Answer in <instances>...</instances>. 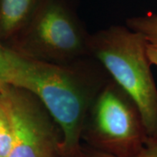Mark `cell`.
Masks as SVG:
<instances>
[{"label":"cell","instance_id":"6da1fadb","mask_svg":"<svg viewBox=\"0 0 157 157\" xmlns=\"http://www.w3.org/2000/svg\"><path fill=\"white\" fill-rule=\"evenodd\" d=\"M6 47L7 83L33 94L62 134V157H83L81 135L92 103L110 78L94 57L68 64L30 59Z\"/></svg>","mask_w":157,"mask_h":157},{"label":"cell","instance_id":"3957f363","mask_svg":"<svg viewBox=\"0 0 157 157\" xmlns=\"http://www.w3.org/2000/svg\"><path fill=\"white\" fill-rule=\"evenodd\" d=\"M74 0H46L30 22L5 45L21 56L68 64L91 56V33L78 17Z\"/></svg>","mask_w":157,"mask_h":157},{"label":"cell","instance_id":"8fae6325","mask_svg":"<svg viewBox=\"0 0 157 157\" xmlns=\"http://www.w3.org/2000/svg\"><path fill=\"white\" fill-rule=\"evenodd\" d=\"M83 157H117L95 150L88 146H83Z\"/></svg>","mask_w":157,"mask_h":157},{"label":"cell","instance_id":"277c9868","mask_svg":"<svg viewBox=\"0 0 157 157\" xmlns=\"http://www.w3.org/2000/svg\"><path fill=\"white\" fill-rule=\"evenodd\" d=\"M147 138L139 109L110 78L87 112L81 140L86 146L114 156L136 157Z\"/></svg>","mask_w":157,"mask_h":157},{"label":"cell","instance_id":"ba28073f","mask_svg":"<svg viewBox=\"0 0 157 157\" xmlns=\"http://www.w3.org/2000/svg\"><path fill=\"white\" fill-rule=\"evenodd\" d=\"M13 143V127L9 111L0 95V157H7Z\"/></svg>","mask_w":157,"mask_h":157},{"label":"cell","instance_id":"9c48e42d","mask_svg":"<svg viewBox=\"0 0 157 157\" xmlns=\"http://www.w3.org/2000/svg\"><path fill=\"white\" fill-rule=\"evenodd\" d=\"M9 85L7 83V59L6 47L0 39V93Z\"/></svg>","mask_w":157,"mask_h":157},{"label":"cell","instance_id":"52a82bcc","mask_svg":"<svg viewBox=\"0 0 157 157\" xmlns=\"http://www.w3.org/2000/svg\"><path fill=\"white\" fill-rule=\"evenodd\" d=\"M126 25L142 36L151 65L157 67V13L148 12L127 19Z\"/></svg>","mask_w":157,"mask_h":157},{"label":"cell","instance_id":"30bf717a","mask_svg":"<svg viewBox=\"0 0 157 157\" xmlns=\"http://www.w3.org/2000/svg\"><path fill=\"white\" fill-rule=\"evenodd\" d=\"M136 157H157V135L147 138L144 147Z\"/></svg>","mask_w":157,"mask_h":157},{"label":"cell","instance_id":"8992f818","mask_svg":"<svg viewBox=\"0 0 157 157\" xmlns=\"http://www.w3.org/2000/svg\"><path fill=\"white\" fill-rule=\"evenodd\" d=\"M46 0H0V39L14 38L34 17Z\"/></svg>","mask_w":157,"mask_h":157},{"label":"cell","instance_id":"7a4b0ae2","mask_svg":"<svg viewBox=\"0 0 157 157\" xmlns=\"http://www.w3.org/2000/svg\"><path fill=\"white\" fill-rule=\"evenodd\" d=\"M90 55L139 109L147 137L157 135V87L142 36L127 25L91 33Z\"/></svg>","mask_w":157,"mask_h":157},{"label":"cell","instance_id":"5b68a950","mask_svg":"<svg viewBox=\"0 0 157 157\" xmlns=\"http://www.w3.org/2000/svg\"><path fill=\"white\" fill-rule=\"evenodd\" d=\"M0 95L13 127L7 157H62L61 131L33 94L10 85Z\"/></svg>","mask_w":157,"mask_h":157}]
</instances>
